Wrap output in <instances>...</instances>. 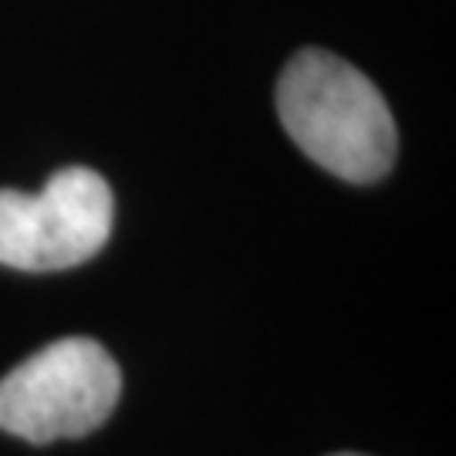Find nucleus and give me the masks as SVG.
Masks as SVG:
<instances>
[{
    "mask_svg": "<svg viewBox=\"0 0 456 456\" xmlns=\"http://www.w3.org/2000/svg\"><path fill=\"white\" fill-rule=\"evenodd\" d=\"M277 115L297 149L348 183L382 180L395 163V122L359 68L322 48L297 51L277 82Z\"/></svg>",
    "mask_w": 456,
    "mask_h": 456,
    "instance_id": "obj_1",
    "label": "nucleus"
},
{
    "mask_svg": "<svg viewBox=\"0 0 456 456\" xmlns=\"http://www.w3.org/2000/svg\"><path fill=\"white\" fill-rule=\"evenodd\" d=\"M112 220V190L95 169H61L37 193L0 190V264L37 274L78 267L109 244Z\"/></svg>",
    "mask_w": 456,
    "mask_h": 456,
    "instance_id": "obj_3",
    "label": "nucleus"
},
{
    "mask_svg": "<svg viewBox=\"0 0 456 456\" xmlns=\"http://www.w3.org/2000/svg\"><path fill=\"white\" fill-rule=\"evenodd\" d=\"M338 456H359V453H338Z\"/></svg>",
    "mask_w": 456,
    "mask_h": 456,
    "instance_id": "obj_4",
    "label": "nucleus"
},
{
    "mask_svg": "<svg viewBox=\"0 0 456 456\" xmlns=\"http://www.w3.org/2000/svg\"><path fill=\"white\" fill-rule=\"evenodd\" d=\"M115 359L92 338H58L0 379V429L28 443L78 440L112 416Z\"/></svg>",
    "mask_w": 456,
    "mask_h": 456,
    "instance_id": "obj_2",
    "label": "nucleus"
}]
</instances>
